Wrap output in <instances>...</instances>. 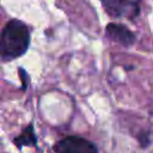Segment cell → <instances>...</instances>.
<instances>
[{"label":"cell","mask_w":153,"mask_h":153,"mask_svg":"<svg viewBox=\"0 0 153 153\" xmlns=\"http://www.w3.org/2000/svg\"><path fill=\"white\" fill-rule=\"evenodd\" d=\"M29 44L27 26L18 19H12L0 32V57L6 61L17 59L27 50Z\"/></svg>","instance_id":"1"},{"label":"cell","mask_w":153,"mask_h":153,"mask_svg":"<svg viewBox=\"0 0 153 153\" xmlns=\"http://www.w3.org/2000/svg\"><path fill=\"white\" fill-rule=\"evenodd\" d=\"M55 153H98L96 145L80 136H67L54 146Z\"/></svg>","instance_id":"2"},{"label":"cell","mask_w":153,"mask_h":153,"mask_svg":"<svg viewBox=\"0 0 153 153\" xmlns=\"http://www.w3.org/2000/svg\"><path fill=\"white\" fill-rule=\"evenodd\" d=\"M106 33L111 39H114L115 42H117L123 47H130L135 42L134 33L129 29H127L124 25H121V24L110 23L106 26Z\"/></svg>","instance_id":"3"},{"label":"cell","mask_w":153,"mask_h":153,"mask_svg":"<svg viewBox=\"0 0 153 153\" xmlns=\"http://www.w3.org/2000/svg\"><path fill=\"white\" fill-rule=\"evenodd\" d=\"M100 4L104 11L110 17H114V18L124 16L130 6L134 7V4H131V0H100Z\"/></svg>","instance_id":"4"},{"label":"cell","mask_w":153,"mask_h":153,"mask_svg":"<svg viewBox=\"0 0 153 153\" xmlns=\"http://www.w3.org/2000/svg\"><path fill=\"white\" fill-rule=\"evenodd\" d=\"M14 143L19 148H22L23 146H36L37 139H36V135H35V131H33V126L29 124L22 131V134L18 135L14 139Z\"/></svg>","instance_id":"5"}]
</instances>
